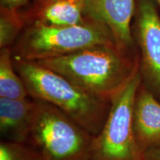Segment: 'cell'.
Listing matches in <instances>:
<instances>
[{
  "instance_id": "6da1fadb",
  "label": "cell",
  "mask_w": 160,
  "mask_h": 160,
  "mask_svg": "<svg viewBox=\"0 0 160 160\" xmlns=\"http://www.w3.org/2000/svg\"><path fill=\"white\" fill-rule=\"evenodd\" d=\"M91 95L111 101L140 68L139 57L114 44L97 45L37 62Z\"/></svg>"
},
{
  "instance_id": "7a4b0ae2",
  "label": "cell",
  "mask_w": 160,
  "mask_h": 160,
  "mask_svg": "<svg viewBox=\"0 0 160 160\" xmlns=\"http://www.w3.org/2000/svg\"><path fill=\"white\" fill-rule=\"evenodd\" d=\"M13 62L30 97L54 105L93 136L99 133L109 113L111 101L91 95L37 62L17 57H13Z\"/></svg>"
},
{
  "instance_id": "3957f363",
  "label": "cell",
  "mask_w": 160,
  "mask_h": 160,
  "mask_svg": "<svg viewBox=\"0 0 160 160\" xmlns=\"http://www.w3.org/2000/svg\"><path fill=\"white\" fill-rule=\"evenodd\" d=\"M33 99L26 143L40 160H88L93 135L54 105Z\"/></svg>"
},
{
  "instance_id": "277c9868",
  "label": "cell",
  "mask_w": 160,
  "mask_h": 160,
  "mask_svg": "<svg viewBox=\"0 0 160 160\" xmlns=\"http://www.w3.org/2000/svg\"><path fill=\"white\" fill-rule=\"evenodd\" d=\"M106 44L116 45L111 31L103 23L89 18L84 24L71 26L34 22L20 37L13 57L37 62Z\"/></svg>"
},
{
  "instance_id": "5b68a950",
  "label": "cell",
  "mask_w": 160,
  "mask_h": 160,
  "mask_svg": "<svg viewBox=\"0 0 160 160\" xmlns=\"http://www.w3.org/2000/svg\"><path fill=\"white\" fill-rule=\"evenodd\" d=\"M142 82L139 68L112 98L104 126L98 134L93 136L88 160H143L132 123L133 103Z\"/></svg>"
},
{
  "instance_id": "8992f818",
  "label": "cell",
  "mask_w": 160,
  "mask_h": 160,
  "mask_svg": "<svg viewBox=\"0 0 160 160\" xmlns=\"http://www.w3.org/2000/svg\"><path fill=\"white\" fill-rule=\"evenodd\" d=\"M137 37L142 82L160 101V17L152 0H139Z\"/></svg>"
},
{
  "instance_id": "52a82bcc",
  "label": "cell",
  "mask_w": 160,
  "mask_h": 160,
  "mask_svg": "<svg viewBox=\"0 0 160 160\" xmlns=\"http://www.w3.org/2000/svg\"><path fill=\"white\" fill-rule=\"evenodd\" d=\"M82 3L86 17L107 26L118 48L131 51L133 40L131 23L135 0H82Z\"/></svg>"
},
{
  "instance_id": "ba28073f",
  "label": "cell",
  "mask_w": 160,
  "mask_h": 160,
  "mask_svg": "<svg viewBox=\"0 0 160 160\" xmlns=\"http://www.w3.org/2000/svg\"><path fill=\"white\" fill-rule=\"evenodd\" d=\"M133 133L142 154L160 146V101L142 82L132 113Z\"/></svg>"
},
{
  "instance_id": "9c48e42d",
  "label": "cell",
  "mask_w": 160,
  "mask_h": 160,
  "mask_svg": "<svg viewBox=\"0 0 160 160\" xmlns=\"http://www.w3.org/2000/svg\"><path fill=\"white\" fill-rule=\"evenodd\" d=\"M33 99L0 97V133L3 141L26 143L31 129Z\"/></svg>"
},
{
  "instance_id": "30bf717a",
  "label": "cell",
  "mask_w": 160,
  "mask_h": 160,
  "mask_svg": "<svg viewBox=\"0 0 160 160\" xmlns=\"http://www.w3.org/2000/svg\"><path fill=\"white\" fill-rule=\"evenodd\" d=\"M35 13V22L52 26L84 24L88 19L82 2L78 0H42Z\"/></svg>"
},
{
  "instance_id": "8fae6325",
  "label": "cell",
  "mask_w": 160,
  "mask_h": 160,
  "mask_svg": "<svg viewBox=\"0 0 160 160\" xmlns=\"http://www.w3.org/2000/svg\"><path fill=\"white\" fill-rule=\"evenodd\" d=\"M0 97L14 99L30 97L25 82L16 71L8 48H2L0 52Z\"/></svg>"
},
{
  "instance_id": "7c38bea8",
  "label": "cell",
  "mask_w": 160,
  "mask_h": 160,
  "mask_svg": "<svg viewBox=\"0 0 160 160\" xmlns=\"http://www.w3.org/2000/svg\"><path fill=\"white\" fill-rule=\"evenodd\" d=\"M27 17L18 11L1 7L0 12V47L8 48L13 42L25 25Z\"/></svg>"
},
{
  "instance_id": "4fadbf2b",
  "label": "cell",
  "mask_w": 160,
  "mask_h": 160,
  "mask_svg": "<svg viewBox=\"0 0 160 160\" xmlns=\"http://www.w3.org/2000/svg\"><path fill=\"white\" fill-rule=\"evenodd\" d=\"M0 160H40L39 156L27 143H18L2 140Z\"/></svg>"
},
{
  "instance_id": "5bb4252c",
  "label": "cell",
  "mask_w": 160,
  "mask_h": 160,
  "mask_svg": "<svg viewBox=\"0 0 160 160\" xmlns=\"http://www.w3.org/2000/svg\"><path fill=\"white\" fill-rule=\"evenodd\" d=\"M29 1L30 0H1V7L9 9H18Z\"/></svg>"
},
{
  "instance_id": "9a60e30c",
  "label": "cell",
  "mask_w": 160,
  "mask_h": 160,
  "mask_svg": "<svg viewBox=\"0 0 160 160\" xmlns=\"http://www.w3.org/2000/svg\"><path fill=\"white\" fill-rule=\"evenodd\" d=\"M143 160H160V146L144 153Z\"/></svg>"
},
{
  "instance_id": "2e32d148",
  "label": "cell",
  "mask_w": 160,
  "mask_h": 160,
  "mask_svg": "<svg viewBox=\"0 0 160 160\" xmlns=\"http://www.w3.org/2000/svg\"><path fill=\"white\" fill-rule=\"evenodd\" d=\"M157 2L159 3V6H160V0H157Z\"/></svg>"
},
{
  "instance_id": "e0dca14e",
  "label": "cell",
  "mask_w": 160,
  "mask_h": 160,
  "mask_svg": "<svg viewBox=\"0 0 160 160\" xmlns=\"http://www.w3.org/2000/svg\"><path fill=\"white\" fill-rule=\"evenodd\" d=\"M78 1H81V2H82V0H78Z\"/></svg>"
}]
</instances>
